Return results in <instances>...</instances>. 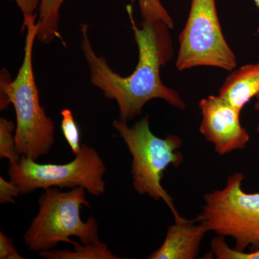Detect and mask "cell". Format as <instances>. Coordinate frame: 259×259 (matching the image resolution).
<instances>
[{"instance_id":"obj_14","label":"cell","mask_w":259,"mask_h":259,"mask_svg":"<svg viewBox=\"0 0 259 259\" xmlns=\"http://www.w3.org/2000/svg\"><path fill=\"white\" fill-rule=\"evenodd\" d=\"M143 20L149 22H161L168 28L175 27V23L161 0H138Z\"/></svg>"},{"instance_id":"obj_1","label":"cell","mask_w":259,"mask_h":259,"mask_svg":"<svg viewBox=\"0 0 259 259\" xmlns=\"http://www.w3.org/2000/svg\"><path fill=\"white\" fill-rule=\"evenodd\" d=\"M127 10L139 49L138 64L127 76L115 72L105 58L97 55L89 36L88 24L80 25L81 49L90 70V81L107 98L117 102L119 119L125 122L141 115L146 104L154 99H161L172 107L185 110V102L180 94L166 87L160 74L161 68L171 60L173 54L169 28L161 22L146 20L139 26L131 5Z\"/></svg>"},{"instance_id":"obj_4","label":"cell","mask_w":259,"mask_h":259,"mask_svg":"<svg viewBox=\"0 0 259 259\" xmlns=\"http://www.w3.org/2000/svg\"><path fill=\"white\" fill-rule=\"evenodd\" d=\"M83 187L68 192L49 188L38 199L39 211L24 235L25 245L34 252L51 250L60 242L73 244L71 236L79 238L83 244L100 241L96 218L86 222L81 218L82 205L90 207Z\"/></svg>"},{"instance_id":"obj_16","label":"cell","mask_w":259,"mask_h":259,"mask_svg":"<svg viewBox=\"0 0 259 259\" xmlns=\"http://www.w3.org/2000/svg\"><path fill=\"white\" fill-rule=\"evenodd\" d=\"M210 246L213 254L218 259H259V248L251 252L233 249L228 246L223 236L213 238Z\"/></svg>"},{"instance_id":"obj_18","label":"cell","mask_w":259,"mask_h":259,"mask_svg":"<svg viewBox=\"0 0 259 259\" xmlns=\"http://www.w3.org/2000/svg\"><path fill=\"white\" fill-rule=\"evenodd\" d=\"M0 258L23 259L12 239L3 231L0 232Z\"/></svg>"},{"instance_id":"obj_3","label":"cell","mask_w":259,"mask_h":259,"mask_svg":"<svg viewBox=\"0 0 259 259\" xmlns=\"http://www.w3.org/2000/svg\"><path fill=\"white\" fill-rule=\"evenodd\" d=\"M112 126L127 146L133 156V185L140 194H148L155 200H163L171 209L175 221L182 219L173 198L161 185V179L168 166H180L184 160L180 149L182 139L177 135L158 138L150 128L149 117L145 116L129 127L127 122L114 120Z\"/></svg>"},{"instance_id":"obj_17","label":"cell","mask_w":259,"mask_h":259,"mask_svg":"<svg viewBox=\"0 0 259 259\" xmlns=\"http://www.w3.org/2000/svg\"><path fill=\"white\" fill-rule=\"evenodd\" d=\"M20 194V189L11 180L0 177V202L1 204L15 203V197Z\"/></svg>"},{"instance_id":"obj_13","label":"cell","mask_w":259,"mask_h":259,"mask_svg":"<svg viewBox=\"0 0 259 259\" xmlns=\"http://www.w3.org/2000/svg\"><path fill=\"white\" fill-rule=\"evenodd\" d=\"M16 124L5 117L0 118V158H7L10 163H18L21 156L16 147L15 134Z\"/></svg>"},{"instance_id":"obj_9","label":"cell","mask_w":259,"mask_h":259,"mask_svg":"<svg viewBox=\"0 0 259 259\" xmlns=\"http://www.w3.org/2000/svg\"><path fill=\"white\" fill-rule=\"evenodd\" d=\"M209 230L203 223L182 218L168 227L159 248L148 259H194L198 256L202 240Z\"/></svg>"},{"instance_id":"obj_8","label":"cell","mask_w":259,"mask_h":259,"mask_svg":"<svg viewBox=\"0 0 259 259\" xmlns=\"http://www.w3.org/2000/svg\"><path fill=\"white\" fill-rule=\"evenodd\" d=\"M199 132L221 156L246 147L250 136L241 122V110L221 97L210 95L199 102Z\"/></svg>"},{"instance_id":"obj_6","label":"cell","mask_w":259,"mask_h":259,"mask_svg":"<svg viewBox=\"0 0 259 259\" xmlns=\"http://www.w3.org/2000/svg\"><path fill=\"white\" fill-rule=\"evenodd\" d=\"M9 164L10 180L18 186L20 194L56 187H83L94 196L105 192L106 166L96 150L87 145H81L74 159L64 164L39 163L24 156Z\"/></svg>"},{"instance_id":"obj_12","label":"cell","mask_w":259,"mask_h":259,"mask_svg":"<svg viewBox=\"0 0 259 259\" xmlns=\"http://www.w3.org/2000/svg\"><path fill=\"white\" fill-rule=\"evenodd\" d=\"M74 250H48L39 252V255L47 259H119L122 258L112 253L106 243L101 241L81 245L73 242Z\"/></svg>"},{"instance_id":"obj_15","label":"cell","mask_w":259,"mask_h":259,"mask_svg":"<svg viewBox=\"0 0 259 259\" xmlns=\"http://www.w3.org/2000/svg\"><path fill=\"white\" fill-rule=\"evenodd\" d=\"M61 131L66 142L75 156L81 151L80 132L79 127L75 121L73 112L69 109H64L61 111Z\"/></svg>"},{"instance_id":"obj_2","label":"cell","mask_w":259,"mask_h":259,"mask_svg":"<svg viewBox=\"0 0 259 259\" xmlns=\"http://www.w3.org/2000/svg\"><path fill=\"white\" fill-rule=\"evenodd\" d=\"M37 16L22 30L26 31L23 63L14 80L6 69L0 73V110L13 105L16 116L15 131L19 154L37 161L50 152L55 143V124L40 105L35 82L32 51L37 39Z\"/></svg>"},{"instance_id":"obj_5","label":"cell","mask_w":259,"mask_h":259,"mask_svg":"<svg viewBox=\"0 0 259 259\" xmlns=\"http://www.w3.org/2000/svg\"><path fill=\"white\" fill-rule=\"evenodd\" d=\"M245 176L230 175L222 190L204 194V204L197 221L218 236L231 237L235 249L259 248V192L247 193L242 188Z\"/></svg>"},{"instance_id":"obj_10","label":"cell","mask_w":259,"mask_h":259,"mask_svg":"<svg viewBox=\"0 0 259 259\" xmlns=\"http://www.w3.org/2000/svg\"><path fill=\"white\" fill-rule=\"evenodd\" d=\"M258 93L259 62L233 70L220 88L218 96L241 111Z\"/></svg>"},{"instance_id":"obj_21","label":"cell","mask_w":259,"mask_h":259,"mask_svg":"<svg viewBox=\"0 0 259 259\" xmlns=\"http://www.w3.org/2000/svg\"><path fill=\"white\" fill-rule=\"evenodd\" d=\"M254 1L255 5L259 8V0H253ZM256 34H259V25L258 28H257Z\"/></svg>"},{"instance_id":"obj_20","label":"cell","mask_w":259,"mask_h":259,"mask_svg":"<svg viewBox=\"0 0 259 259\" xmlns=\"http://www.w3.org/2000/svg\"><path fill=\"white\" fill-rule=\"evenodd\" d=\"M255 98H256V101H255L254 108L256 111L259 112V93L257 95V96L255 97ZM256 131L259 133V125L257 126Z\"/></svg>"},{"instance_id":"obj_19","label":"cell","mask_w":259,"mask_h":259,"mask_svg":"<svg viewBox=\"0 0 259 259\" xmlns=\"http://www.w3.org/2000/svg\"><path fill=\"white\" fill-rule=\"evenodd\" d=\"M20 8L23 16V28L29 20L37 16V10L39 9L40 0H14ZM22 28V29H23Z\"/></svg>"},{"instance_id":"obj_7","label":"cell","mask_w":259,"mask_h":259,"mask_svg":"<svg viewBox=\"0 0 259 259\" xmlns=\"http://www.w3.org/2000/svg\"><path fill=\"white\" fill-rule=\"evenodd\" d=\"M179 40V71L198 66L230 71L236 69V55L225 38L215 0H191L188 18Z\"/></svg>"},{"instance_id":"obj_11","label":"cell","mask_w":259,"mask_h":259,"mask_svg":"<svg viewBox=\"0 0 259 259\" xmlns=\"http://www.w3.org/2000/svg\"><path fill=\"white\" fill-rule=\"evenodd\" d=\"M66 0H40L37 17V40L49 44L62 40L59 30L61 7Z\"/></svg>"}]
</instances>
